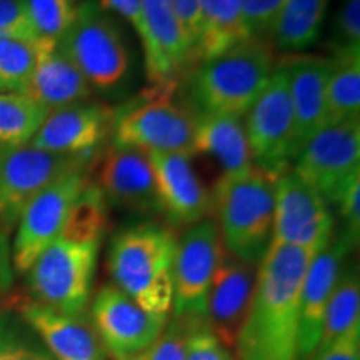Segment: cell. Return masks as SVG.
I'll list each match as a JSON object with an SVG mask.
<instances>
[{
  "instance_id": "obj_24",
  "label": "cell",
  "mask_w": 360,
  "mask_h": 360,
  "mask_svg": "<svg viewBox=\"0 0 360 360\" xmlns=\"http://www.w3.org/2000/svg\"><path fill=\"white\" fill-rule=\"evenodd\" d=\"M193 154H205L222 165L224 174H238L254 167L244 119L233 115H199Z\"/></svg>"
},
{
  "instance_id": "obj_11",
  "label": "cell",
  "mask_w": 360,
  "mask_h": 360,
  "mask_svg": "<svg viewBox=\"0 0 360 360\" xmlns=\"http://www.w3.org/2000/svg\"><path fill=\"white\" fill-rule=\"evenodd\" d=\"M96 160L40 150L32 143L0 146V229L11 232L30 200L70 170L92 167Z\"/></svg>"
},
{
  "instance_id": "obj_31",
  "label": "cell",
  "mask_w": 360,
  "mask_h": 360,
  "mask_svg": "<svg viewBox=\"0 0 360 360\" xmlns=\"http://www.w3.org/2000/svg\"><path fill=\"white\" fill-rule=\"evenodd\" d=\"M75 0H25L27 15L37 40L57 44L75 19Z\"/></svg>"
},
{
  "instance_id": "obj_37",
  "label": "cell",
  "mask_w": 360,
  "mask_h": 360,
  "mask_svg": "<svg viewBox=\"0 0 360 360\" xmlns=\"http://www.w3.org/2000/svg\"><path fill=\"white\" fill-rule=\"evenodd\" d=\"M283 0H238L254 37L267 39Z\"/></svg>"
},
{
  "instance_id": "obj_15",
  "label": "cell",
  "mask_w": 360,
  "mask_h": 360,
  "mask_svg": "<svg viewBox=\"0 0 360 360\" xmlns=\"http://www.w3.org/2000/svg\"><path fill=\"white\" fill-rule=\"evenodd\" d=\"M90 317L112 360L146 352L169 321V315L143 310L114 283L103 285L94 297Z\"/></svg>"
},
{
  "instance_id": "obj_39",
  "label": "cell",
  "mask_w": 360,
  "mask_h": 360,
  "mask_svg": "<svg viewBox=\"0 0 360 360\" xmlns=\"http://www.w3.org/2000/svg\"><path fill=\"white\" fill-rule=\"evenodd\" d=\"M167 2L172 7L175 15H177L180 24H182L188 40H191L193 58V49H195L197 35H199V0H167Z\"/></svg>"
},
{
  "instance_id": "obj_1",
  "label": "cell",
  "mask_w": 360,
  "mask_h": 360,
  "mask_svg": "<svg viewBox=\"0 0 360 360\" xmlns=\"http://www.w3.org/2000/svg\"><path fill=\"white\" fill-rule=\"evenodd\" d=\"M314 255L297 247H269L233 347L237 360H297L300 289Z\"/></svg>"
},
{
  "instance_id": "obj_28",
  "label": "cell",
  "mask_w": 360,
  "mask_h": 360,
  "mask_svg": "<svg viewBox=\"0 0 360 360\" xmlns=\"http://www.w3.org/2000/svg\"><path fill=\"white\" fill-rule=\"evenodd\" d=\"M355 327H360V278L357 269L349 265L342 270L328 299L315 354L327 349Z\"/></svg>"
},
{
  "instance_id": "obj_12",
  "label": "cell",
  "mask_w": 360,
  "mask_h": 360,
  "mask_svg": "<svg viewBox=\"0 0 360 360\" xmlns=\"http://www.w3.org/2000/svg\"><path fill=\"white\" fill-rule=\"evenodd\" d=\"M224 250L222 237L212 219L188 227L177 240L172 317L205 319L207 297Z\"/></svg>"
},
{
  "instance_id": "obj_3",
  "label": "cell",
  "mask_w": 360,
  "mask_h": 360,
  "mask_svg": "<svg viewBox=\"0 0 360 360\" xmlns=\"http://www.w3.org/2000/svg\"><path fill=\"white\" fill-rule=\"evenodd\" d=\"M177 238L169 227L143 222L124 229L109 250L114 285L143 310L169 315L174 302V259Z\"/></svg>"
},
{
  "instance_id": "obj_27",
  "label": "cell",
  "mask_w": 360,
  "mask_h": 360,
  "mask_svg": "<svg viewBox=\"0 0 360 360\" xmlns=\"http://www.w3.org/2000/svg\"><path fill=\"white\" fill-rule=\"evenodd\" d=\"M360 119V47L332 52L326 124Z\"/></svg>"
},
{
  "instance_id": "obj_35",
  "label": "cell",
  "mask_w": 360,
  "mask_h": 360,
  "mask_svg": "<svg viewBox=\"0 0 360 360\" xmlns=\"http://www.w3.org/2000/svg\"><path fill=\"white\" fill-rule=\"evenodd\" d=\"M186 360H237L229 349L220 344L210 332L207 322H202L192 330L187 340Z\"/></svg>"
},
{
  "instance_id": "obj_6",
  "label": "cell",
  "mask_w": 360,
  "mask_h": 360,
  "mask_svg": "<svg viewBox=\"0 0 360 360\" xmlns=\"http://www.w3.org/2000/svg\"><path fill=\"white\" fill-rule=\"evenodd\" d=\"M197 115L172 94L146 90L137 102L117 109L112 146L146 154H193Z\"/></svg>"
},
{
  "instance_id": "obj_40",
  "label": "cell",
  "mask_w": 360,
  "mask_h": 360,
  "mask_svg": "<svg viewBox=\"0 0 360 360\" xmlns=\"http://www.w3.org/2000/svg\"><path fill=\"white\" fill-rule=\"evenodd\" d=\"M103 8L115 12L132 25V29L141 37L143 32V4L142 0H98Z\"/></svg>"
},
{
  "instance_id": "obj_17",
  "label": "cell",
  "mask_w": 360,
  "mask_h": 360,
  "mask_svg": "<svg viewBox=\"0 0 360 360\" xmlns=\"http://www.w3.org/2000/svg\"><path fill=\"white\" fill-rule=\"evenodd\" d=\"M259 264L245 262L224 250L215 270L209 297L205 321L210 332L225 349L236 347L237 337L249 314Z\"/></svg>"
},
{
  "instance_id": "obj_25",
  "label": "cell",
  "mask_w": 360,
  "mask_h": 360,
  "mask_svg": "<svg viewBox=\"0 0 360 360\" xmlns=\"http://www.w3.org/2000/svg\"><path fill=\"white\" fill-rule=\"evenodd\" d=\"M199 13L193 65L254 37L238 0H199Z\"/></svg>"
},
{
  "instance_id": "obj_5",
  "label": "cell",
  "mask_w": 360,
  "mask_h": 360,
  "mask_svg": "<svg viewBox=\"0 0 360 360\" xmlns=\"http://www.w3.org/2000/svg\"><path fill=\"white\" fill-rule=\"evenodd\" d=\"M57 49L80 70L90 87L114 94L130 77L132 53L125 35L98 0L79 4L75 19Z\"/></svg>"
},
{
  "instance_id": "obj_34",
  "label": "cell",
  "mask_w": 360,
  "mask_h": 360,
  "mask_svg": "<svg viewBox=\"0 0 360 360\" xmlns=\"http://www.w3.org/2000/svg\"><path fill=\"white\" fill-rule=\"evenodd\" d=\"M0 39L39 42L27 15L25 0H0Z\"/></svg>"
},
{
  "instance_id": "obj_21",
  "label": "cell",
  "mask_w": 360,
  "mask_h": 360,
  "mask_svg": "<svg viewBox=\"0 0 360 360\" xmlns=\"http://www.w3.org/2000/svg\"><path fill=\"white\" fill-rule=\"evenodd\" d=\"M20 314L47 345L53 360H109L96 327L85 314H62L35 300L22 304Z\"/></svg>"
},
{
  "instance_id": "obj_7",
  "label": "cell",
  "mask_w": 360,
  "mask_h": 360,
  "mask_svg": "<svg viewBox=\"0 0 360 360\" xmlns=\"http://www.w3.org/2000/svg\"><path fill=\"white\" fill-rule=\"evenodd\" d=\"M101 242L58 237L27 270L35 302L62 314H85L96 278Z\"/></svg>"
},
{
  "instance_id": "obj_14",
  "label": "cell",
  "mask_w": 360,
  "mask_h": 360,
  "mask_svg": "<svg viewBox=\"0 0 360 360\" xmlns=\"http://www.w3.org/2000/svg\"><path fill=\"white\" fill-rule=\"evenodd\" d=\"M141 42L150 92L172 94L192 69V45L167 0H142Z\"/></svg>"
},
{
  "instance_id": "obj_29",
  "label": "cell",
  "mask_w": 360,
  "mask_h": 360,
  "mask_svg": "<svg viewBox=\"0 0 360 360\" xmlns=\"http://www.w3.org/2000/svg\"><path fill=\"white\" fill-rule=\"evenodd\" d=\"M49 110L20 92H0V146L19 147L32 142Z\"/></svg>"
},
{
  "instance_id": "obj_18",
  "label": "cell",
  "mask_w": 360,
  "mask_h": 360,
  "mask_svg": "<svg viewBox=\"0 0 360 360\" xmlns=\"http://www.w3.org/2000/svg\"><path fill=\"white\" fill-rule=\"evenodd\" d=\"M354 244L345 236L332 237L328 245L314 255L300 289L299 354L297 360H312L321 339L326 307L337 281L344 270L345 259Z\"/></svg>"
},
{
  "instance_id": "obj_20",
  "label": "cell",
  "mask_w": 360,
  "mask_h": 360,
  "mask_svg": "<svg viewBox=\"0 0 360 360\" xmlns=\"http://www.w3.org/2000/svg\"><path fill=\"white\" fill-rule=\"evenodd\" d=\"M155 175L160 214L174 227H192L212 209L210 193L192 167L191 155L147 154Z\"/></svg>"
},
{
  "instance_id": "obj_19",
  "label": "cell",
  "mask_w": 360,
  "mask_h": 360,
  "mask_svg": "<svg viewBox=\"0 0 360 360\" xmlns=\"http://www.w3.org/2000/svg\"><path fill=\"white\" fill-rule=\"evenodd\" d=\"M107 204L135 214H160L155 175L146 152L109 147L98 165V182Z\"/></svg>"
},
{
  "instance_id": "obj_41",
  "label": "cell",
  "mask_w": 360,
  "mask_h": 360,
  "mask_svg": "<svg viewBox=\"0 0 360 360\" xmlns=\"http://www.w3.org/2000/svg\"><path fill=\"white\" fill-rule=\"evenodd\" d=\"M0 360H53L51 354L11 337L0 335Z\"/></svg>"
},
{
  "instance_id": "obj_16",
  "label": "cell",
  "mask_w": 360,
  "mask_h": 360,
  "mask_svg": "<svg viewBox=\"0 0 360 360\" xmlns=\"http://www.w3.org/2000/svg\"><path fill=\"white\" fill-rule=\"evenodd\" d=\"M115 117V107L105 103H72L49 112L30 143L52 154L97 160L102 147L112 139Z\"/></svg>"
},
{
  "instance_id": "obj_2",
  "label": "cell",
  "mask_w": 360,
  "mask_h": 360,
  "mask_svg": "<svg viewBox=\"0 0 360 360\" xmlns=\"http://www.w3.org/2000/svg\"><path fill=\"white\" fill-rule=\"evenodd\" d=\"M276 69L267 39L250 37L187 72L188 109L199 115L244 119Z\"/></svg>"
},
{
  "instance_id": "obj_36",
  "label": "cell",
  "mask_w": 360,
  "mask_h": 360,
  "mask_svg": "<svg viewBox=\"0 0 360 360\" xmlns=\"http://www.w3.org/2000/svg\"><path fill=\"white\" fill-rule=\"evenodd\" d=\"M342 219V236L352 242L354 247L359 244L360 237V175L350 180L339 199L335 200Z\"/></svg>"
},
{
  "instance_id": "obj_26",
  "label": "cell",
  "mask_w": 360,
  "mask_h": 360,
  "mask_svg": "<svg viewBox=\"0 0 360 360\" xmlns=\"http://www.w3.org/2000/svg\"><path fill=\"white\" fill-rule=\"evenodd\" d=\"M328 0H283L269 39L283 52L300 53L321 37Z\"/></svg>"
},
{
  "instance_id": "obj_8",
  "label": "cell",
  "mask_w": 360,
  "mask_h": 360,
  "mask_svg": "<svg viewBox=\"0 0 360 360\" xmlns=\"http://www.w3.org/2000/svg\"><path fill=\"white\" fill-rule=\"evenodd\" d=\"M252 164L277 180L295 160V129L287 69L276 64L262 94L244 117Z\"/></svg>"
},
{
  "instance_id": "obj_43",
  "label": "cell",
  "mask_w": 360,
  "mask_h": 360,
  "mask_svg": "<svg viewBox=\"0 0 360 360\" xmlns=\"http://www.w3.org/2000/svg\"><path fill=\"white\" fill-rule=\"evenodd\" d=\"M119 360H146V357H143V352H142V354L129 355V357H124V359H119Z\"/></svg>"
},
{
  "instance_id": "obj_10",
  "label": "cell",
  "mask_w": 360,
  "mask_h": 360,
  "mask_svg": "<svg viewBox=\"0 0 360 360\" xmlns=\"http://www.w3.org/2000/svg\"><path fill=\"white\" fill-rule=\"evenodd\" d=\"M89 182L90 167L70 170L27 204L12 244V262L17 272L25 274L35 259L62 236L72 209Z\"/></svg>"
},
{
  "instance_id": "obj_33",
  "label": "cell",
  "mask_w": 360,
  "mask_h": 360,
  "mask_svg": "<svg viewBox=\"0 0 360 360\" xmlns=\"http://www.w3.org/2000/svg\"><path fill=\"white\" fill-rule=\"evenodd\" d=\"M330 51L360 47V0H340L332 25Z\"/></svg>"
},
{
  "instance_id": "obj_4",
  "label": "cell",
  "mask_w": 360,
  "mask_h": 360,
  "mask_svg": "<svg viewBox=\"0 0 360 360\" xmlns=\"http://www.w3.org/2000/svg\"><path fill=\"white\" fill-rule=\"evenodd\" d=\"M210 202L224 249L245 262L260 264L272 242L276 180L255 167L224 174Z\"/></svg>"
},
{
  "instance_id": "obj_30",
  "label": "cell",
  "mask_w": 360,
  "mask_h": 360,
  "mask_svg": "<svg viewBox=\"0 0 360 360\" xmlns=\"http://www.w3.org/2000/svg\"><path fill=\"white\" fill-rule=\"evenodd\" d=\"M37 62V42L0 39V92H24Z\"/></svg>"
},
{
  "instance_id": "obj_42",
  "label": "cell",
  "mask_w": 360,
  "mask_h": 360,
  "mask_svg": "<svg viewBox=\"0 0 360 360\" xmlns=\"http://www.w3.org/2000/svg\"><path fill=\"white\" fill-rule=\"evenodd\" d=\"M13 262L12 247L8 242V233L0 229V294L7 292L13 283Z\"/></svg>"
},
{
  "instance_id": "obj_22",
  "label": "cell",
  "mask_w": 360,
  "mask_h": 360,
  "mask_svg": "<svg viewBox=\"0 0 360 360\" xmlns=\"http://www.w3.org/2000/svg\"><path fill=\"white\" fill-rule=\"evenodd\" d=\"M282 62L289 75L297 157L304 143L326 124V97L330 57L294 53L283 58Z\"/></svg>"
},
{
  "instance_id": "obj_9",
  "label": "cell",
  "mask_w": 360,
  "mask_h": 360,
  "mask_svg": "<svg viewBox=\"0 0 360 360\" xmlns=\"http://www.w3.org/2000/svg\"><path fill=\"white\" fill-rule=\"evenodd\" d=\"M292 172L335 204L350 180L360 175V119L323 124L297 154Z\"/></svg>"
},
{
  "instance_id": "obj_23",
  "label": "cell",
  "mask_w": 360,
  "mask_h": 360,
  "mask_svg": "<svg viewBox=\"0 0 360 360\" xmlns=\"http://www.w3.org/2000/svg\"><path fill=\"white\" fill-rule=\"evenodd\" d=\"M22 94L52 112L90 101L94 89L77 67L58 51L57 44L39 40L35 69Z\"/></svg>"
},
{
  "instance_id": "obj_32",
  "label": "cell",
  "mask_w": 360,
  "mask_h": 360,
  "mask_svg": "<svg viewBox=\"0 0 360 360\" xmlns=\"http://www.w3.org/2000/svg\"><path fill=\"white\" fill-rule=\"evenodd\" d=\"M202 322L207 321L205 319H169L162 334L143 352V357L146 360H186L188 337Z\"/></svg>"
},
{
  "instance_id": "obj_38",
  "label": "cell",
  "mask_w": 360,
  "mask_h": 360,
  "mask_svg": "<svg viewBox=\"0 0 360 360\" xmlns=\"http://www.w3.org/2000/svg\"><path fill=\"white\" fill-rule=\"evenodd\" d=\"M312 360H360V327L352 328L327 349L315 354Z\"/></svg>"
},
{
  "instance_id": "obj_13",
  "label": "cell",
  "mask_w": 360,
  "mask_h": 360,
  "mask_svg": "<svg viewBox=\"0 0 360 360\" xmlns=\"http://www.w3.org/2000/svg\"><path fill=\"white\" fill-rule=\"evenodd\" d=\"M332 237L334 217L328 202L292 170L278 177L270 245H289L317 254Z\"/></svg>"
}]
</instances>
